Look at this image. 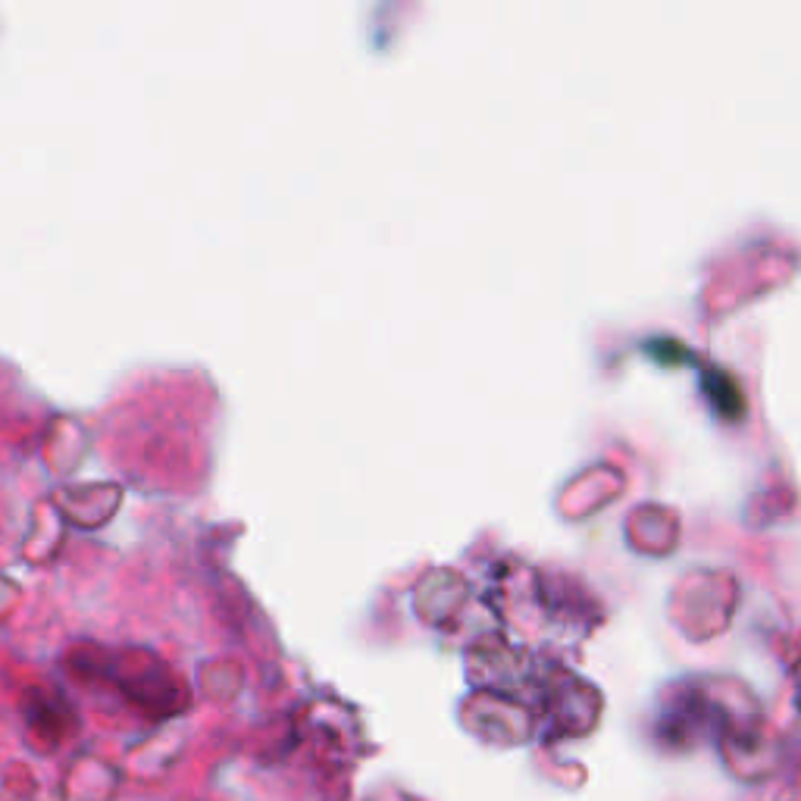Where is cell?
I'll return each instance as SVG.
<instances>
[]
</instances>
